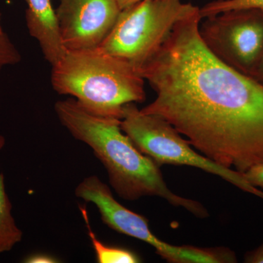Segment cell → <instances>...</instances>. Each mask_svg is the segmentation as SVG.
Returning a JSON list of instances; mask_svg holds the SVG:
<instances>
[{
    "instance_id": "cell-1",
    "label": "cell",
    "mask_w": 263,
    "mask_h": 263,
    "mask_svg": "<svg viewBox=\"0 0 263 263\" xmlns=\"http://www.w3.org/2000/svg\"><path fill=\"white\" fill-rule=\"evenodd\" d=\"M201 19L199 8L178 22L140 69L156 93L141 111L162 118L202 155L243 174L263 163V84L208 49Z\"/></svg>"
},
{
    "instance_id": "cell-2",
    "label": "cell",
    "mask_w": 263,
    "mask_h": 263,
    "mask_svg": "<svg viewBox=\"0 0 263 263\" xmlns=\"http://www.w3.org/2000/svg\"><path fill=\"white\" fill-rule=\"evenodd\" d=\"M59 120L71 135L92 149L108 172L109 182L124 200L159 197L175 207H181L200 219L209 217L197 200L173 193L164 181L160 166L135 146L121 128V119L90 113L73 98L54 105Z\"/></svg>"
},
{
    "instance_id": "cell-3",
    "label": "cell",
    "mask_w": 263,
    "mask_h": 263,
    "mask_svg": "<svg viewBox=\"0 0 263 263\" xmlns=\"http://www.w3.org/2000/svg\"><path fill=\"white\" fill-rule=\"evenodd\" d=\"M51 66L53 90L90 113L122 120L124 105L146 100L145 80L136 67L101 48L66 50Z\"/></svg>"
},
{
    "instance_id": "cell-4",
    "label": "cell",
    "mask_w": 263,
    "mask_h": 263,
    "mask_svg": "<svg viewBox=\"0 0 263 263\" xmlns=\"http://www.w3.org/2000/svg\"><path fill=\"white\" fill-rule=\"evenodd\" d=\"M181 0H142L121 11L99 47L140 69L158 51L175 25L199 10Z\"/></svg>"
},
{
    "instance_id": "cell-5",
    "label": "cell",
    "mask_w": 263,
    "mask_h": 263,
    "mask_svg": "<svg viewBox=\"0 0 263 263\" xmlns=\"http://www.w3.org/2000/svg\"><path fill=\"white\" fill-rule=\"evenodd\" d=\"M121 128L140 152L160 167L174 164L197 167L263 200L262 190L252 186L243 174L219 165L197 153L169 122L158 116L142 113L136 103L124 105Z\"/></svg>"
},
{
    "instance_id": "cell-6",
    "label": "cell",
    "mask_w": 263,
    "mask_h": 263,
    "mask_svg": "<svg viewBox=\"0 0 263 263\" xmlns=\"http://www.w3.org/2000/svg\"><path fill=\"white\" fill-rule=\"evenodd\" d=\"M75 195L98 208L104 224L118 233L143 240L155 249L156 253L171 263H223L226 250L193 246H174L156 236L144 216L136 214L115 200L111 190L96 176L86 178L76 188Z\"/></svg>"
},
{
    "instance_id": "cell-7",
    "label": "cell",
    "mask_w": 263,
    "mask_h": 263,
    "mask_svg": "<svg viewBox=\"0 0 263 263\" xmlns=\"http://www.w3.org/2000/svg\"><path fill=\"white\" fill-rule=\"evenodd\" d=\"M200 37L213 54L235 70L253 77L263 52V12L233 10L205 18Z\"/></svg>"
},
{
    "instance_id": "cell-8",
    "label": "cell",
    "mask_w": 263,
    "mask_h": 263,
    "mask_svg": "<svg viewBox=\"0 0 263 263\" xmlns=\"http://www.w3.org/2000/svg\"><path fill=\"white\" fill-rule=\"evenodd\" d=\"M122 11L118 0H60L56 9L66 50L98 48Z\"/></svg>"
},
{
    "instance_id": "cell-9",
    "label": "cell",
    "mask_w": 263,
    "mask_h": 263,
    "mask_svg": "<svg viewBox=\"0 0 263 263\" xmlns=\"http://www.w3.org/2000/svg\"><path fill=\"white\" fill-rule=\"evenodd\" d=\"M26 24L29 34L39 43L45 60L53 65L65 53L56 10L51 0H25Z\"/></svg>"
},
{
    "instance_id": "cell-10",
    "label": "cell",
    "mask_w": 263,
    "mask_h": 263,
    "mask_svg": "<svg viewBox=\"0 0 263 263\" xmlns=\"http://www.w3.org/2000/svg\"><path fill=\"white\" fill-rule=\"evenodd\" d=\"M0 136V152L5 146ZM12 204L5 192L4 176L0 173V254L11 250L23 238V232L15 224L11 214Z\"/></svg>"
},
{
    "instance_id": "cell-11",
    "label": "cell",
    "mask_w": 263,
    "mask_h": 263,
    "mask_svg": "<svg viewBox=\"0 0 263 263\" xmlns=\"http://www.w3.org/2000/svg\"><path fill=\"white\" fill-rule=\"evenodd\" d=\"M83 217H84L86 228L88 229L90 239L94 247L96 254L97 260L100 263H137L141 262V259L138 254L130 250L119 247H110L102 243L97 238L94 232L90 227L89 216L86 209L79 206Z\"/></svg>"
},
{
    "instance_id": "cell-12",
    "label": "cell",
    "mask_w": 263,
    "mask_h": 263,
    "mask_svg": "<svg viewBox=\"0 0 263 263\" xmlns=\"http://www.w3.org/2000/svg\"><path fill=\"white\" fill-rule=\"evenodd\" d=\"M255 9L263 12V0H216L200 8L202 18L233 10Z\"/></svg>"
},
{
    "instance_id": "cell-13",
    "label": "cell",
    "mask_w": 263,
    "mask_h": 263,
    "mask_svg": "<svg viewBox=\"0 0 263 263\" xmlns=\"http://www.w3.org/2000/svg\"><path fill=\"white\" fill-rule=\"evenodd\" d=\"M22 61V55L5 32L0 33V72L6 66L15 65Z\"/></svg>"
},
{
    "instance_id": "cell-14",
    "label": "cell",
    "mask_w": 263,
    "mask_h": 263,
    "mask_svg": "<svg viewBox=\"0 0 263 263\" xmlns=\"http://www.w3.org/2000/svg\"><path fill=\"white\" fill-rule=\"evenodd\" d=\"M243 175L252 186L263 191V163L256 164L250 167Z\"/></svg>"
},
{
    "instance_id": "cell-15",
    "label": "cell",
    "mask_w": 263,
    "mask_h": 263,
    "mask_svg": "<svg viewBox=\"0 0 263 263\" xmlns=\"http://www.w3.org/2000/svg\"><path fill=\"white\" fill-rule=\"evenodd\" d=\"M245 262L263 263V243L258 248L249 251L245 254Z\"/></svg>"
},
{
    "instance_id": "cell-16",
    "label": "cell",
    "mask_w": 263,
    "mask_h": 263,
    "mask_svg": "<svg viewBox=\"0 0 263 263\" xmlns=\"http://www.w3.org/2000/svg\"><path fill=\"white\" fill-rule=\"evenodd\" d=\"M24 262L29 263H53L57 262V260L51 256L47 255V254H36L27 257L24 259Z\"/></svg>"
},
{
    "instance_id": "cell-17",
    "label": "cell",
    "mask_w": 263,
    "mask_h": 263,
    "mask_svg": "<svg viewBox=\"0 0 263 263\" xmlns=\"http://www.w3.org/2000/svg\"><path fill=\"white\" fill-rule=\"evenodd\" d=\"M252 78L263 84V52L258 65H257V69H256L255 72H254Z\"/></svg>"
},
{
    "instance_id": "cell-18",
    "label": "cell",
    "mask_w": 263,
    "mask_h": 263,
    "mask_svg": "<svg viewBox=\"0 0 263 263\" xmlns=\"http://www.w3.org/2000/svg\"><path fill=\"white\" fill-rule=\"evenodd\" d=\"M140 1H142V0H118L122 10L129 6V5L135 4V3H138Z\"/></svg>"
},
{
    "instance_id": "cell-19",
    "label": "cell",
    "mask_w": 263,
    "mask_h": 263,
    "mask_svg": "<svg viewBox=\"0 0 263 263\" xmlns=\"http://www.w3.org/2000/svg\"><path fill=\"white\" fill-rule=\"evenodd\" d=\"M4 32L3 29V24H2V13L0 12V33Z\"/></svg>"
}]
</instances>
